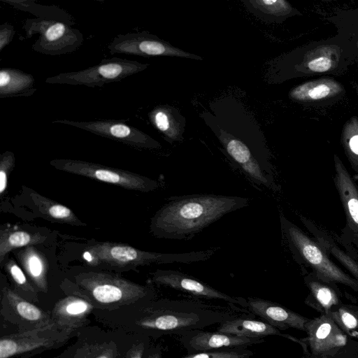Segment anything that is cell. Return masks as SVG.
<instances>
[{
    "label": "cell",
    "instance_id": "cell-1",
    "mask_svg": "<svg viewBox=\"0 0 358 358\" xmlns=\"http://www.w3.org/2000/svg\"><path fill=\"white\" fill-rule=\"evenodd\" d=\"M103 311L106 313L100 319L107 324L153 338L171 334L180 336L239 315L200 301L169 299H152Z\"/></svg>",
    "mask_w": 358,
    "mask_h": 358
},
{
    "label": "cell",
    "instance_id": "cell-2",
    "mask_svg": "<svg viewBox=\"0 0 358 358\" xmlns=\"http://www.w3.org/2000/svg\"><path fill=\"white\" fill-rule=\"evenodd\" d=\"M155 214L150 225L157 238L190 240L225 215L249 206L247 197L195 194L171 196Z\"/></svg>",
    "mask_w": 358,
    "mask_h": 358
},
{
    "label": "cell",
    "instance_id": "cell-3",
    "mask_svg": "<svg viewBox=\"0 0 358 358\" xmlns=\"http://www.w3.org/2000/svg\"><path fill=\"white\" fill-rule=\"evenodd\" d=\"M210 111L201 117L218 138L228 156L250 153L255 156L263 170L274 177L271 153L255 118L241 101L228 96L209 103Z\"/></svg>",
    "mask_w": 358,
    "mask_h": 358
},
{
    "label": "cell",
    "instance_id": "cell-4",
    "mask_svg": "<svg viewBox=\"0 0 358 358\" xmlns=\"http://www.w3.org/2000/svg\"><path fill=\"white\" fill-rule=\"evenodd\" d=\"M219 247L184 253H161L142 250L131 245L114 242H96L89 245L83 253L90 266L115 271L137 270L152 264L204 262L212 257Z\"/></svg>",
    "mask_w": 358,
    "mask_h": 358
},
{
    "label": "cell",
    "instance_id": "cell-5",
    "mask_svg": "<svg viewBox=\"0 0 358 358\" xmlns=\"http://www.w3.org/2000/svg\"><path fill=\"white\" fill-rule=\"evenodd\" d=\"M73 292L87 298L95 308L115 310L155 299L150 285H142L115 273L83 271L74 276Z\"/></svg>",
    "mask_w": 358,
    "mask_h": 358
},
{
    "label": "cell",
    "instance_id": "cell-6",
    "mask_svg": "<svg viewBox=\"0 0 358 358\" xmlns=\"http://www.w3.org/2000/svg\"><path fill=\"white\" fill-rule=\"evenodd\" d=\"M280 222L282 238L298 264L310 268L323 280L340 283L358 292V281L337 266L317 242L282 215Z\"/></svg>",
    "mask_w": 358,
    "mask_h": 358
},
{
    "label": "cell",
    "instance_id": "cell-7",
    "mask_svg": "<svg viewBox=\"0 0 358 358\" xmlns=\"http://www.w3.org/2000/svg\"><path fill=\"white\" fill-rule=\"evenodd\" d=\"M74 24V21L41 17L27 19L22 29L27 38L39 35L32 45L34 51L56 56L75 52L83 45V35L72 27Z\"/></svg>",
    "mask_w": 358,
    "mask_h": 358
},
{
    "label": "cell",
    "instance_id": "cell-8",
    "mask_svg": "<svg viewBox=\"0 0 358 358\" xmlns=\"http://www.w3.org/2000/svg\"><path fill=\"white\" fill-rule=\"evenodd\" d=\"M148 66L149 64L137 61L113 57L104 59L98 64L81 71L60 73L47 78L45 81L48 84L101 87L140 73Z\"/></svg>",
    "mask_w": 358,
    "mask_h": 358
},
{
    "label": "cell",
    "instance_id": "cell-9",
    "mask_svg": "<svg viewBox=\"0 0 358 358\" xmlns=\"http://www.w3.org/2000/svg\"><path fill=\"white\" fill-rule=\"evenodd\" d=\"M57 170L115 185L124 189L149 192L159 187L158 181L128 171L79 159H55L50 162Z\"/></svg>",
    "mask_w": 358,
    "mask_h": 358
},
{
    "label": "cell",
    "instance_id": "cell-10",
    "mask_svg": "<svg viewBox=\"0 0 358 358\" xmlns=\"http://www.w3.org/2000/svg\"><path fill=\"white\" fill-rule=\"evenodd\" d=\"M307 336L301 339L307 346L306 356L329 357L345 353H358V339L350 336L329 314L310 319Z\"/></svg>",
    "mask_w": 358,
    "mask_h": 358
},
{
    "label": "cell",
    "instance_id": "cell-11",
    "mask_svg": "<svg viewBox=\"0 0 358 358\" xmlns=\"http://www.w3.org/2000/svg\"><path fill=\"white\" fill-rule=\"evenodd\" d=\"M110 54L141 57L168 56L203 60L199 55L185 52L148 31L119 34L108 44Z\"/></svg>",
    "mask_w": 358,
    "mask_h": 358
},
{
    "label": "cell",
    "instance_id": "cell-12",
    "mask_svg": "<svg viewBox=\"0 0 358 358\" xmlns=\"http://www.w3.org/2000/svg\"><path fill=\"white\" fill-rule=\"evenodd\" d=\"M72 334L52 325L4 335L0 338V358H11L39 349L59 347L64 344Z\"/></svg>",
    "mask_w": 358,
    "mask_h": 358
},
{
    "label": "cell",
    "instance_id": "cell-13",
    "mask_svg": "<svg viewBox=\"0 0 358 358\" xmlns=\"http://www.w3.org/2000/svg\"><path fill=\"white\" fill-rule=\"evenodd\" d=\"M0 313L6 321L17 327L18 331L55 325L50 313L24 299L8 285L1 289Z\"/></svg>",
    "mask_w": 358,
    "mask_h": 358
},
{
    "label": "cell",
    "instance_id": "cell-14",
    "mask_svg": "<svg viewBox=\"0 0 358 358\" xmlns=\"http://www.w3.org/2000/svg\"><path fill=\"white\" fill-rule=\"evenodd\" d=\"M58 123L75 127L94 134L118 141L138 149L158 150L162 145L141 130L123 121L104 120L95 121H72L56 120Z\"/></svg>",
    "mask_w": 358,
    "mask_h": 358
},
{
    "label": "cell",
    "instance_id": "cell-15",
    "mask_svg": "<svg viewBox=\"0 0 358 358\" xmlns=\"http://www.w3.org/2000/svg\"><path fill=\"white\" fill-rule=\"evenodd\" d=\"M152 282L197 298L222 300L228 303L230 306H240L245 309V298L228 295L179 271L157 269L152 273Z\"/></svg>",
    "mask_w": 358,
    "mask_h": 358
},
{
    "label": "cell",
    "instance_id": "cell-16",
    "mask_svg": "<svg viewBox=\"0 0 358 358\" xmlns=\"http://www.w3.org/2000/svg\"><path fill=\"white\" fill-rule=\"evenodd\" d=\"M334 182L346 217L342 240L358 250V187L342 162L335 157Z\"/></svg>",
    "mask_w": 358,
    "mask_h": 358
},
{
    "label": "cell",
    "instance_id": "cell-17",
    "mask_svg": "<svg viewBox=\"0 0 358 358\" xmlns=\"http://www.w3.org/2000/svg\"><path fill=\"white\" fill-rule=\"evenodd\" d=\"M179 341L188 354L222 348L245 347L264 343V338L241 337L218 331L193 330L180 335Z\"/></svg>",
    "mask_w": 358,
    "mask_h": 358
},
{
    "label": "cell",
    "instance_id": "cell-18",
    "mask_svg": "<svg viewBox=\"0 0 358 358\" xmlns=\"http://www.w3.org/2000/svg\"><path fill=\"white\" fill-rule=\"evenodd\" d=\"M94 308L87 298L71 291L55 303L50 314L59 330L73 333L86 323Z\"/></svg>",
    "mask_w": 358,
    "mask_h": 358
},
{
    "label": "cell",
    "instance_id": "cell-19",
    "mask_svg": "<svg viewBox=\"0 0 358 358\" xmlns=\"http://www.w3.org/2000/svg\"><path fill=\"white\" fill-rule=\"evenodd\" d=\"M245 299V309L278 329L293 328L306 331L310 318L273 301L256 297H248Z\"/></svg>",
    "mask_w": 358,
    "mask_h": 358
},
{
    "label": "cell",
    "instance_id": "cell-20",
    "mask_svg": "<svg viewBox=\"0 0 358 358\" xmlns=\"http://www.w3.org/2000/svg\"><path fill=\"white\" fill-rule=\"evenodd\" d=\"M255 317L252 313L242 314L219 324L217 331L252 338H263L268 336H283L297 342L302 346L304 353H308V348L301 339L282 334L277 328L263 320H257Z\"/></svg>",
    "mask_w": 358,
    "mask_h": 358
},
{
    "label": "cell",
    "instance_id": "cell-21",
    "mask_svg": "<svg viewBox=\"0 0 358 358\" xmlns=\"http://www.w3.org/2000/svg\"><path fill=\"white\" fill-rule=\"evenodd\" d=\"M304 281L310 291L306 303L320 314H329L342 304L341 293L336 284L323 280L313 273H308Z\"/></svg>",
    "mask_w": 358,
    "mask_h": 358
},
{
    "label": "cell",
    "instance_id": "cell-22",
    "mask_svg": "<svg viewBox=\"0 0 358 358\" xmlns=\"http://www.w3.org/2000/svg\"><path fill=\"white\" fill-rule=\"evenodd\" d=\"M148 118L169 143L183 141L186 120L176 107L167 104L157 106L149 112Z\"/></svg>",
    "mask_w": 358,
    "mask_h": 358
},
{
    "label": "cell",
    "instance_id": "cell-23",
    "mask_svg": "<svg viewBox=\"0 0 358 358\" xmlns=\"http://www.w3.org/2000/svg\"><path fill=\"white\" fill-rule=\"evenodd\" d=\"M16 257L31 283L38 292L47 293L48 264L47 259L34 245L22 248Z\"/></svg>",
    "mask_w": 358,
    "mask_h": 358
},
{
    "label": "cell",
    "instance_id": "cell-24",
    "mask_svg": "<svg viewBox=\"0 0 358 358\" xmlns=\"http://www.w3.org/2000/svg\"><path fill=\"white\" fill-rule=\"evenodd\" d=\"M34 76L17 69L0 70V98L29 96L36 91Z\"/></svg>",
    "mask_w": 358,
    "mask_h": 358
},
{
    "label": "cell",
    "instance_id": "cell-25",
    "mask_svg": "<svg viewBox=\"0 0 358 358\" xmlns=\"http://www.w3.org/2000/svg\"><path fill=\"white\" fill-rule=\"evenodd\" d=\"M29 196L36 210L45 219L55 222L69 224L75 226H86L68 207L48 199L35 191L29 192Z\"/></svg>",
    "mask_w": 358,
    "mask_h": 358
},
{
    "label": "cell",
    "instance_id": "cell-26",
    "mask_svg": "<svg viewBox=\"0 0 358 358\" xmlns=\"http://www.w3.org/2000/svg\"><path fill=\"white\" fill-rule=\"evenodd\" d=\"M300 219L306 227L314 235L317 243L324 249L326 252L332 254L347 268L353 278L358 281V262L336 244V239L329 233L320 229L304 217L300 216Z\"/></svg>",
    "mask_w": 358,
    "mask_h": 358
},
{
    "label": "cell",
    "instance_id": "cell-27",
    "mask_svg": "<svg viewBox=\"0 0 358 358\" xmlns=\"http://www.w3.org/2000/svg\"><path fill=\"white\" fill-rule=\"evenodd\" d=\"M248 10L266 22H281L294 14L291 5L284 0H243Z\"/></svg>",
    "mask_w": 358,
    "mask_h": 358
},
{
    "label": "cell",
    "instance_id": "cell-28",
    "mask_svg": "<svg viewBox=\"0 0 358 358\" xmlns=\"http://www.w3.org/2000/svg\"><path fill=\"white\" fill-rule=\"evenodd\" d=\"M45 237L39 233L13 229L11 227H1L0 230V264L8 254L15 249L34 245L44 242Z\"/></svg>",
    "mask_w": 358,
    "mask_h": 358
},
{
    "label": "cell",
    "instance_id": "cell-29",
    "mask_svg": "<svg viewBox=\"0 0 358 358\" xmlns=\"http://www.w3.org/2000/svg\"><path fill=\"white\" fill-rule=\"evenodd\" d=\"M341 90L338 84L331 80H317L304 83L293 89L289 96L296 101H311L326 99Z\"/></svg>",
    "mask_w": 358,
    "mask_h": 358
},
{
    "label": "cell",
    "instance_id": "cell-30",
    "mask_svg": "<svg viewBox=\"0 0 358 358\" xmlns=\"http://www.w3.org/2000/svg\"><path fill=\"white\" fill-rule=\"evenodd\" d=\"M4 268L10 278L14 290L22 297L34 303H38V291L28 280L24 271L12 259L9 258L4 262Z\"/></svg>",
    "mask_w": 358,
    "mask_h": 358
},
{
    "label": "cell",
    "instance_id": "cell-31",
    "mask_svg": "<svg viewBox=\"0 0 358 358\" xmlns=\"http://www.w3.org/2000/svg\"><path fill=\"white\" fill-rule=\"evenodd\" d=\"M14 8L29 12L36 17H57L66 20L74 21L71 15L56 6H43L36 3L32 0H1Z\"/></svg>",
    "mask_w": 358,
    "mask_h": 358
},
{
    "label": "cell",
    "instance_id": "cell-32",
    "mask_svg": "<svg viewBox=\"0 0 358 358\" xmlns=\"http://www.w3.org/2000/svg\"><path fill=\"white\" fill-rule=\"evenodd\" d=\"M329 315L342 330L358 339V306L342 303Z\"/></svg>",
    "mask_w": 358,
    "mask_h": 358
},
{
    "label": "cell",
    "instance_id": "cell-33",
    "mask_svg": "<svg viewBox=\"0 0 358 358\" xmlns=\"http://www.w3.org/2000/svg\"><path fill=\"white\" fill-rule=\"evenodd\" d=\"M117 347L113 341L85 342L77 348L73 358H117Z\"/></svg>",
    "mask_w": 358,
    "mask_h": 358
},
{
    "label": "cell",
    "instance_id": "cell-34",
    "mask_svg": "<svg viewBox=\"0 0 358 358\" xmlns=\"http://www.w3.org/2000/svg\"><path fill=\"white\" fill-rule=\"evenodd\" d=\"M254 352L245 347L222 348L188 354L180 358H250Z\"/></svg>",
    "mask_w": 358,
    "mask_h": 358
},
{
    "label": "cell",
    "instance_id": "cell-35",
    "mask_svg": "<svg viewBox=\"0 0 358 358\" xmlns=\"http://www.w3.org/2000/svg\"><path fill=\"white\" fill-rule=\"evenodd\" d=\"M15 158L11 151H6L0 155V195L6 190L8 179L15 166Z\"/></svg>",
    "mask_w": 358,
    "mask_h": 358
},
{
    "label": "cell",
    "instance_id": "cell-36",
    "mask_svg": "<svg viewBox=\"0 0 358 358\" xmlns=\"http://www.w3.org/2000/svg\"><path fill=\"white\" fill-rule=\"evenodd\" d=\"M150 348L149 338L140 336L121 358H146Z\"/></svg>",
    "mask_w": 358,
    "mask_h": 358
},
{
    "label": "cell",
    "instance_id": "cell-37",
    "mask_svg": "<svg viewBox=\"0 0 358 358\" xmlns=\"http://www.w3.org/2000/svg\"><path fill=\"white\" fill-rule=\"evenodd\" d=\"M306 68L314 73H324L330 70L333 61L327 56L317 57L306 64Z\"/></svg>",
    "mask_w": 358,
    "mask_h": 358
},
{
    "label": "cell",
    "instance_id": "cell-38",
    "mask_svg": "<svg viewBox=\"0 0 358 358\" xmlns=\"http://www.w3.org/2000/svg\"><path fill=\"white\" fill-rule=\"evenodd\" d=\"M15 34L14 27L6 22L0 25V50L7 46L12 41Z\"/></svg>",
    "mask_w": 358,
    "mask_h": 358
},
{
    "label": "cell",
    "instance_id": "cell-39",
    "mask_svg": "<svg viewBox=\"0 0 358 358\" xmlns=\"http://www.w3.org/2000/svg\"><path fill=\"white\" fill-rule=\"evenodd\" d=\"M349 148L350 149L351 152L353 155L358 156V135H355L350 138V140L349 141ZM357 168H358V160H357L355 167L354 168V170L355 171V172H356Z\"/></svg>",
    "mask_w": 358,
    "mask_h": 358
},
{
    "label": "cell",
    "instance_id": "cell-40",
    "mask_svg": "<svg viewBox=\"0 0 358 358\" xmlns=\"http://www.w3.org/2000/svg\"><path fill=\"white\" fill-rule=\"evenodd\" d=\"M146 358H162L160 347H150L148 350Z\"/></svg>",
    "mask_w": 358,
    "mask_h": 358
},
{
    "label": "cell",
    "instance_id": "cell-41",
    "mask_svg": "<svg viewBox=\"0 0 358 358\" xmlns=\"http://www.w3.org/2000/svg\"><path fill=\"white\" fill-rule=\"evenodd\" d=\"M306 358H358V353H345L329 357L306 356Z\"/></svg>",
    "mask_w": 358,
    "mask_h": 358
}]
</instances>
